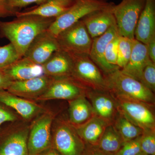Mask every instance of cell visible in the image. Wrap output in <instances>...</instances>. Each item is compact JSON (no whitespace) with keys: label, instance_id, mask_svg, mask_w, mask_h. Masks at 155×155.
Masks as SVG:
<instances>
[{"label":"cell","instance_id":"6da1fadb","mask_svg":"<svg viewBox=\"0 0 155 155\" xmlns=\"http://www.w3.org/2000/svg\"><path fill=\"white\" fill-rule=\"evenodd\" d=\"M55 19L26 15L8 22L0 21V36L10 41L21 58L35 38L48 30Z\"/></svg>","mask_w":155,"mask_h":155},{"label":"cell","instance_id":"7a4b0ae2","mask_svg":"<svg viewBox=\"0 0 155 155\" xmlns=\"http://www.w3.org/2000/svg\"><path fill=\"white\" fill-rule=\"evenodd\" d=\"M104 76L108 91L114 97L154 105V93L140 81L124 74L121 69H117Z\"/></svg>","mask_w":155,"mask_h":155},{"label":"cell","instance_id":"3957f363","mask_svg":"<svg viewBox=\"0 0 155 155\" xmlns=\"http://www.w3.org/2000/svg\"><path fill=\"white\" fill-rule=\"evenodd\" d=\"M111 3L102 0H74L72 6L56 18L48 31L54 36L89 14L108 7Z\"/></svg>","mask_w":155,"mask_h":155},{"label":"cell","instance_id":"277c9868","mask_svg":"<svg viewBox=\"0 0 155 155\" xmlns=\"http://www.w3.org/2000/svg\"><path fill=\"white\" fill-rule=\"evenodd\" d=\"M52 128V146L61 155H83L85 144L69 121L58 119Z\"/></svg>","mask_w":155,"mask_h":155},{"label":"cell","instance_id":"5b68a950","mask_svg":"<svg viewBox=\"0 0 155 155\" xmlns=\"http://www.w3.org/2000/svg\"><path fill=\"white\" fill-rule=\"evenodd\" d=\"M69 54L73 62L72 77L91 89L108 91L104 75L89 55Z\"/></svg>","mask_w":155,"mask_h":155},{"label":"cell","instance_id":"8992f818","mask_svg":"<svg viewBox=\"0 0 155 155\" xmlns=\"http://www.w3.org/2000/svg\"><path fill=\"white\" fill-rule=\"evenodd\" d=\"M146 0H122L114 5L113 12L118 33L120 36L135 38L137 21L144 8Z\"/></svg>","mask_w":155,"mask_h":155},{"label":"cell","instance_id":"52a82bcc","mask_svg":"<svg viewBox=\"0 0 155 155\" xmlns=\"http://www.w3.org/2000/svg\"><path fill=\"white\" fill-rule=\"evenodd\" d=\"M56 37L60 49L69 54H89L92 39L82 20L61 31Z\"/></svg>","mask_w":155,"mask_h":155},{"label":"cell","instance_id":"ba28073f","mask_svg":"<svg viewBox=\"0 0 155 155\" xmlns=\"http://www.w3.org/2000/svg\"><path fill=\"white\" fill-rule=\"evenodd\" d=\"M54 114L46 111L41 114L29 127L28 138L29 155H39L52 146Z\"/></svg>","mask_w":155,"mask_h":155},{"label":"cell","instance_id":"9c48e42d","mask_svg":"<svg viewBox=\"0 0 155 155\" xmlns=\"http://www.w3.org/2000/svg\"><path fill=\"white\" fill-rule=\"evenodd\" d=\"M115 98L118 110L134 124L143 130H155L154 106L134 100Z\"/></svg>","mask_w":155,"mask_h":155},{"label":"cell","instance_id":"30bf717a","mask_svg":"<svg viewBox=\"0 0 155 155\" xmlns=\"http://www.w3.org/2000/svg\"><path fill=\"white\" fill-rule=\"evenodd\" d=\"M90 89L72 77L53 78L47 90L36 101H69L83 96L86 97Z\"/></svg>","mask_w":155,"mask_h":155},{"label":"cell","instance_id":"8fae6325","mask_svg":"<svg viewBox=\"0 0 155 155\" xmlns=\"http://www.w3.org/2000/svg\"><path fill=\"white\" fill-rule=\"evenodd\" d=\"M86 97L91 104L95 116L112 125L119 113L116 99L108 91L90 89Z\"/></svg>","mask_w":155,"mask_h":155},{"label":"cell","instance_id":"7c38bea8","mask_svg":"<svg viewBox=\"0 0 155 155\" xmlns=\"http://www.w3.org/2000/svg\"><path fill=\"white\" fill-rule=\"evenodd\" d=\"M59 50L60 48L56 37L46 30L35 38L23 57L35 64L42 65Z\"/></svg>","mask_w":155,"mask_h":155},{"label":"cell","instance_id":"4fadbf2b","mask_svg":"<svg viewBox=\"0 0 155 155\" xmlns=\"http://www.w3.org/2000/svg\"><path fill=\"white\" fill-rule=\"evenodd\" d=\"M53 80L52 78L44 75L27 80L12 81L6 90L23 98L36 101L47 90Z\"/></svg>","mask_w":155,"mask_h":155},{"label":"cell","instance_id":"5bb4252c","mask_svg":"<svg viewBox=\"0 0 155 155\" xmlns=\"http://www.w3.org/2000/svg\"><path fill=\"white\" fill-rule=\"evenodd\" d=\"M29 127H18L0 135V155H29Z\"/></svg>","mask_w":155,"mask_h":155},{"label":"cell","instance_id":"9a60e30c","mask_svg":"<svg viewBox=\"0 0 155 155\" xmlns=\"http://www.w3.org/2000/svg\"><path fill=\"white\" fill-rule=\"evenodd\" d=\"M119 35L116 23L101 36L92 39L89 56L104 75H108L117 69H120L118 67H114L108 64L104 58L107 46L110 41Z\"/></svg>","mask_w":155,"mask_h":155},{"label":"cell","instance_id":"2e32d148","mask_svg":"<svg viewBox=\"0 0 155 155\" xmlns=\"http://www.w3.org/2000/svg\"><path fill=\"white\" fill-rule=\"evenodd\" d=\"M0 102L14 110L26 120H29L46 110L42 106L31 100L12 94L6 90L0 89Z\"/></svg>","mask_w":155,"mask_h":155},{"label":"cell","instance_id":"e0dca14e","mask_svg":"<svg viewBox=\"0 0 155 155\" xmlns=\"http://www.w3.org/2000/svg\"><path fill=\"white\" fill-rule=\"evenodd\" d=\"M114 4L105 8L95 11L81 19L92 39L101 35L116 24L113 12Z\"/></svg>","mask_w":155,"mask_h":155},{"label":"cell","instance_id":"ac0fdd59","mask_svg":"<svg viewBox=\"0 0 155 155\" xmlns=\"http://www.w3.org/2000/svg\"><path fill=\"white\" fill-rule=\"evenodd\" d=\"M42 66L44 75L53 78L72 77V58L63 50L55 52Z\"/></svg>","mask_w":155,"mask_h":155},{"label":"cell","instance_id":"d6986e66","mask_svg":"<svg viewBox=\"0 0 155 155\" xmlns=\"http://www.w3.org/2000/svg\"><path fill=\"white\" fill-rule=\"evenodd\" d=\"M136 39L147 45L155 38V0H146L137 21Z\"/></svg>","mask_w":155,"mask_h":155},{"label":"cell","instance_id":"ffe728a7","mask_svg":"<svg viewBox=\"0 0 155 155\" xmlns=\"http://www.w3.org/2000/svg\"><path fill=\"white\" fill-rule=\"evenodd\" d=\"M2 69L12 81L27 80L44 75L42 65L24 57Z\"/></svg>","mask_w":155,"mask_h":155},{"label":"cell","instance_id":"44dd1931","mask_svg":"<svg viewBox=\"0 0 155 155\" xmlns=\"http://www.w3.org/2000/svg\"><path fill=\"white\" fill-rule=\"evenodd\" d=\"M150 61L147 45L134 38L130 59L121 70L124 74L140 81L143 71Z\"/></svg>","mask_w":155,"mask_h":155},{"label":"cell","instance_id":"7402d4cb","mask_svg":"<svg viewBox=\"0 0 155 155\" xmlns=\"http://www.w3.org/2000/svg\"><path fill=\"white\" fill-rule=\"evenodd\" d=\"M74 0H49L28 11L19 12L17 17L36 15L48 18H57L65 13L72 6Z\"/></svg>","mask_w":155,"mask_h":155},{"label":"cell","instance_id":"603a6c76","mask_svg":"<svg viewBox=\"0 0 155 155\" xmlns=\"http://www.w3.org/2000/svg\"><path fill=\"white\" fill-rule=\"evenodd\" d=\"M108 125L102 119L95 116L82 125L74 127L85 144L97 146Z\"/></svg>","mask_w":155,"mask_h":155},{"label":"cell","instance_id":"cb8c5ba5","mask_svg":"<svg viewBox=\"0 0 155 155\" xmlns=\"http://www.w3.org/2000/svg\"><path fill=\"white\" fill-rule=\"evenodd\" d=\"M69 122L73 126L82 125L95 116L90 102L86 96L69 101Z\"/></svg>","mask_w":155,"mask_h":155},{"label":"cell","instance_id":"d4e9b609","mask_svg":"<svg viewBox=\"0 0 155 155\" xmlns=\"http://www.w3.org/2000/svg\"><path fill=\"white\" fill-rule=\"evenodd\" d=\"M124 141L114 125L106 127L97 147L107 153L114 155L122 147Z\"/></svg>","mask_w":155,"mask_h":155},{"label":"cell","instance_id":"484cf974","mask_svg":"<svg viewBox=\"0 0 155 155\" xmlns=\"http://www.w3.org/2000/svg\"><path fill=\"white\" fill-rule=\"evenodd\" d=\"M112 125L124 143L137 138L142 135L143 131V129L134 124L119 111Z\"/></svg>","mask_w":155,"mask_h":155},{"label":"cell","instance_id":"4316f807","mask_svg":"<svg viewBox=\"0 0 155 155\" xmlns=\"http://www.w3.org/2000/svg\"><path fill=\"white\" fill-rule=\"evenodd\" d=\"M49 0H6L3 7L2 17L15 16L23 8L33 4L42 5Z\"/></svg>","mask_w":155,"mask_h":155},{"label":"cell","instance_id":"83f0119b","mask_svg":"<svg viewBox=\"0 0 155 155\" xmlns=\"http://www.w3.org/2000/svg\"><path fill=\"white\" fill-rule=\"evenodd\" d=\"M134 39H131L125 37L119 36L117 66L120 69H123L129 61L132 52Z\"/></svg>","mask_w":155,"mask_h":155},{"label":"cell","instance_id":"f1b7e54d","mask_svg":"<svg viewBox=\"0 0 155 155\" xmlns=\"http://www.w3.org/2000/svg\"><path fill=\"white\" fill-rule=\"evenodd\" d=\"M140 142L142 152L155 155V130H143Z\"/></svg>","mask_w":155,"mask_h":155},{"label":"cell","instance_id":"f546056e","mask_svg":"<svg viewBox=\"0 0 155 155\" xmlns=\"http://www.w3.org/2000/svg\"><path fill=\"white\" fill-rule=\"evenodd\" d=\"M19 58L17 51L11 43L0 47V68H5Z\"/></svg>","mask_w":155,"mask_h":155},{"label":"cell","instance_id":"4dcf8cb0","mask_svg":"<svg viewBox=\"0 0 155 155\" xmlns=\"http://www.w3.org/2000/svg\"><path fill=\"white\" fill-rule=\"evenodd\" d=\"M140 82L154 93L155 91V64L150 61L142 74Z\"/></svg>","mask_w":155,"mask_h":155},{"label":"cell","instance_id":"1f68e13d","mask_svg":"<svg viewBox=\"0 0 155 155\" xmlns=\"http://www.w3.org/2000/svg\"><path fill=\"white\" fill-rule=\"evenodd\" d=\"M140 136L137 138L125 142L122 147L114 155H138L142 152Z\"/></svg>","mask_w":155,"mask_h":155},{"label":"cell","instance_id":"d6a6232c","mask_svg":"<svg viewBox=\"0 0 155 155\" xmlns=\"http://www.w3.org/2000/svg\"><path fill=\"white\" fill-rule=\"evenodd\" d=\"M119 36V35L116 36L109 43L106 48L104 53L105 59L107 63L114 67H118L117 61Z\"/></svg>","mask_w":155,"mask_h":155},{"label":"cell","instance_id":"836d02e7","mask_svg":"<svg viewBox=\"0 0 155 155\" xmlns=\"http://www.w3.org/2000/svg\"><path fill=\"white\" fill-rule=\"evenodd\" d=\"M18 119L11 109L0 102V127L6 122H14Z\"/></svg>","mask_w":155,"mask_h":155},{"label":"cell","instance_id":"e575fe53","mask_svg":"<svg viewBox=\"0 0 155 155\" xmlns=\"http://www.w3.org/2000/svg\"><path fill=\"white\" fill-rule=\"evenodd\" d=\"M83 155H112L104 153L95 146L85 144V149Z\"/></svg>","mask_w":155,"mask_h":155},{"label":"cell","instance_id":"d590c367","mask_svg":"<svg viewBox=\"0 0 155 155\" xmlns=\"http://www.w3.org/2000/svg\"><path fill=\"white\" fill-rule=\"evenodd\" d=\"M12 82L2 68H0V89L7 90Z\"/></svg>","mask_w":155,"mask_h":155},{"label":"cell","instance_id":"8d00e7d4","mask_svg":"<svg viewBox=\"0 0 155 155\" xmlns=\"http://www.w3.org/2000/svg\"><path fill=\"white\" fill-rule=\"evenodd\" d=\"M146 45L150 60L155 64V38L152 39Z\"/></svg>","mask_w":155,"mask_h":155},{"label":"cell","instance_id":"74e56055","mask_svg":"<svg viewBox=\"0 0 155 155\" xmlns=\"http://www.w3.org/2000/svg\"><path fill=\"white\" fill-rule=\"evenodd\" d=\"M39 155H61L52 146L46 150Z\"/></svg>","mask_w":155,"mask_h":155},{"label":"cell","instance_id":"f35d334b","mask_svg":"<svg viewBox=\"0 0 155 155\" xmlns=\"http://www.w3.org/2000/svg\"><path fill=\"white\" fill-rule=\"evenodd\" d=\"M6 0H0V17H2L3 7L5 3Z\"/></svg>","mask_w":155,"mask_h":155},{"label":"cell","instance_id":"ab89813d","mask_svg":"<svg viewBox=\"0 0 155 155\" xmlns=\"http://www.w3.org/2000/svg\"><path fill=\"white\" fill-rule=\"evenodd\" d=\"M138 155H147V154L141 152L139 154H138Z\"/></svg>","mask_w":155,"mask_h":155},{"label":"cell","instance_id":"60d3db41","mask_svg":"<svg viewBox=\"0 0 155 155\" xmlns=\"http://www.w3.org/2000/svg\"><path fill=\"white\" fill-rule=\"evenodd\" d=\"M102 1H105V2H107V0H102Z\"/></svg>","mask_w":155,"mask_h":155}]
</instances>
